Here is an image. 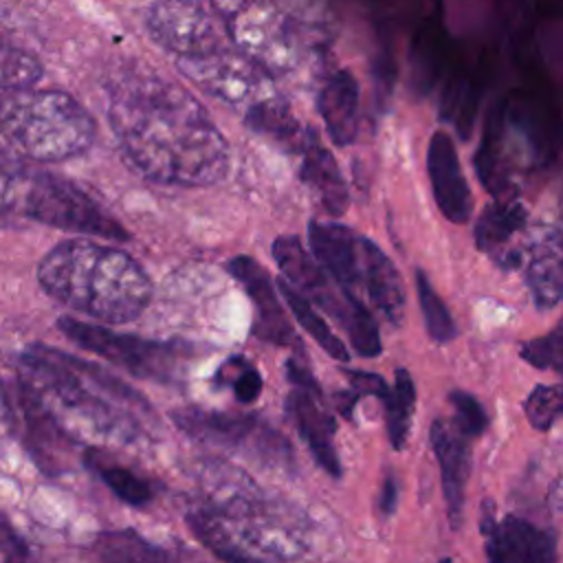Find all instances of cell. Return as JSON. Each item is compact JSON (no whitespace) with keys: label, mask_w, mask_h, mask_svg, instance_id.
I'll list each match as a JSON object with an SVG mask.
<instances>
[{"label":"cell","mask_w":563,"mask_h":563,"mask_svg":"<svg viewBox=\"0 0 563 563\" xmlns=\"http://www.w3.org/2000/svg\"><path fill=\"white\" fill-rule=\"evenodd\" d=\"M108 119L125 161L163 185H211L227 172L229 152L202 103L183 86L134 73L117 81Z\"/></svg>","instance_id":"1"},{"label":"cell","mask_w":563,"mask_h":563,"mask_svg":"<svg viewBox=\"0 0 563 563\" xmlns=\"http://www.w3.org/2000/svg\"><path fill=\"white\" fill-rule=\"evenodd\" d=\"M15 380L66 433L84 440L132 442L141 435V394L101 367L46 345L20 356Z\"/></svg>","instance_id":"2"},{"label":"cell","mask_w":563,"mask_h":563,"mask_svg":"<svg viewBox=\"0 0 563 563\" xmlns=\"http://www.w3.org/2000/svg\"><path fill=\"white\" fill-rule=\"evenodd\" d=\"M37 282L59 303L106 323L136 319L152 297V282L134 257L92 240L53 246L37 266Z\"/></svg>","instance_id":"3"},{"label":"cell","mask_w":563,"mask_h":563,"mask_svg":"<svg viewBox=\"0 0 563 563\" xmlns=\"http://www.w3.org/2000/svg\"><path fill=\"white\" fill-rule=\"evenodd\" d=\"M0 132L26 158L59 163L90 150L97 123L73 95L31 86L0 90Z\"/></svg>","instance_id":"4"},{"label":"cell","mask_w":563,"mask_h":563,"mask_svg":"<svg viewBox=\"0 0 563 563\" xmlns=\"http://www.w3.org/2000/svg\"><path fill=\"white\" fill-rule=\"evenodd\" d=\"M0 218H26L62 231L128 240V231L66 178L0 154Z\"/></svg>","instance_id":"5"},{"label":"cell","mask_w":563,"mask_h":563,"mask_svg":"<svg viewBox=\"0 0 563 563\" xmlns=\"http://www.w3.org/2000/svg\"><path fill=\"white\" fill-rule=\"evenodd\" d=\"M59 330L79 347L103 356L125 372L158 383H176L183 374L189 350L178 343L150 341L134 334H119L101 325L84 323L70 317L59 319Z\"/></svg>","instance_id":"6"},{"label":"cell","mask_w":563,"mask_h":563,"mask_svg":"<svg viewBox=\"0 0 563 563\" xmlns=\"http://www.w3.org/2000/svg\"><path fill=\"white\" fill-rule=\"evenodd\" d=\"M174 422L191 438L231 451L255 453L264 460L288 462L292 449L271 427L251 413H220L205 409L174 411Z\"/></svg>","instance_id":"7"},{"label":"cell","mask_w":563,"mask_h":563,"mask_svg":"<svg viewBox=\"0 0 563 563\" xmlns=\"http://www.w3.org/2000/svg\"><path fill=\"white\" fill-rule=\"evenodd\" d=\"M152 37L180 59L220 51V37L209 15L191 0H156L147 11Z\"/></svg>","instance_id":"8"},{"label":"cell","mask_w":563,"mask_h":563,"mask_svg":"<svg viewBox=\"0 0 563 563\" xmlns=\"http://www.w3.org/2000/svg\"><path fill=\"white\" fill-rule=\"evenodd\" d=\"M482 534L488 563H556L550 532L515 515L495 519L490 499L482 504Z\"/></svg>","instance_id":"9"},{"label":"cell","mask_w":563,"mask_h":563,"mask_svg":"<svg viewBox=\"0 0 563 563\" xmlns=\"http://www.w3.org/2000/svg\"><path fill=\"white\" fill-rule=\"evenodd\" d=\"M277 268L288 279L286 284L292 286L299 295H303L308 301L319 303L330 317H334L341 325L347 321L354 295L345 290H334L330 282L325 279V271L317 264L312 255L303 249V244L295 235H282L271 246Z\"/></svg>","instance_id":"10"},{"label":"cell","mask_w":563,"mask_h":563,"mask_svg":"<svg viewBox=\"0 0 563 563\" xmlns=\"http://www.w3.org/2000/svg\"><path fill=\"white\" fill-rule=\"evenodd\" d=\"M308 244L317 264L332 275L341 290L356 295L363 268V235L336 222H310Z\"/></svg>","instance_id":"11"},{"label":"cell","mask_w":563,"mask_h":563,"mask_svg":"<svg viewBox=\"0 0 563 563\" xmlns=\"http://www.w3.org/2000/svg\"><path fill=\"white\" fill-rule=\"evenodd\" d=\"M427 169L442 216L455 224H464L471 218V189L462 174L455 145L444 130H438L429 141Z\"/></svg>","instance_id":"12"},{"label":"cell","mask_w":563,"mask_h":563,"mask_svg":"<svg viewBox=\"0 0 563 563\" xmlns=\"http://www.w3.org/2000/svg\"><path fill=\"white\" fill-rule=\"evenodd\" d=\"M229 271L246 288V295L255 306V336L275 345H290L295 334L266 268L246 255H238L229 262Z\"/></svg>","instance_id":"13"},{"label":"cell","mask_w":563,"mask_h":563,"mask_svg":"<svg viewBox=\"0 0 563 563\" xmlns=\"http://www.w3.org/2000/svg\"><path fill=\"white\" fill-rule=\"evenodd\" d=\"M433 453L438 457L442 490L446 501V515L453 528L462 523V508H464V488L468 479L471 453H468V438H464L455 424H446V420H435L429 431Z\"/></svg>","instance_id":"14"},{"label":"cell","mask_w":563,"mask_h":563,"mask_svg":"<svg viewBox=\"0 0 563 563\" xmlns=\"http://www.w3.org/2000/svg\"><path fill=\"white\" fill-rule=\"evenodd\" d=\"M319 400H321V394L295 387L288 394L286 409H288L290 418L295 420L299 435L306 440L310 453L314 455L317 464L332 477H339L341 462H339V455L334 449L336 424Z\"/></svg>","instance_id":"15"},{"label":"cell","mask_w":563,"mask_h":563,"mask_svg":"<svg viewBox=\"0 0 563 563\" xmlns=\"http://www.w3.org/2000/svg\"><path fill=\"white\" fill-rule=\"evenodd\" d=\"M526 284L537 308L548 310L563 301V233L545 229L530 246Z\"/></svg>","instance_id":"16"},{"label":"cell","mask_w":563,"mask_h":563,"mask_svg":"<svg viewBox=\"0 0 563 563\" xmlns=\"http://www.w3.org/2000/svg\"><path fill=\"white\" fill-rule=\"evenodd\" d=\"M361 286L365 288L372 306L394 325L402 321L405 314V288L400 273L389 262V257L363 235V268Z\"/></svg>","instance_id":"17"},{"label":"cell","mask_w":563,"mask_h":563,"mask_svg":"<svg viewBox=\"0 0 563 563\" xmlns=\"http://www.w3.org/2000/svg\"><path fill=\"white\" fill-rule=\"evenodd\" d=\"M319 114L334 145H350L358 132V84L350 70L330 75L319 92Z\"/></svg>","instance_id":"18"},{"label":"cell","mask_w":563,"mask_h":563,"mask_svg":"<svg viewBox=\"0 0 563 563\" xmlns=\"http://www.w3.org/2000/svg\"><path fill=\"white\" fill-rule=\"evenodd\" d=\"M301 178L319 196L330 216H343L347 209V189L334 156L323 147L314 130H308L303 139Z\"/></svg>","instance_id":"19"},{"label":"cell","mask_w":563,"mask_h":563,"mask_svg":"<svg viewBox=\"0 0 563 563\" xmlns=\"http://www.w3.org/2000/svg\"><path fill=\"white\" fill-rule=\"evenodd\" d=\"M92 563H183V559L134 530L101 532L90 548Z\"/></svg>","instance_id":"20"},{"label":"cell","mask_w":563,"mask_h":563,"mask_svg":"<svg viewBox=\"0 0 563 563\" xmlns=\"http://www.w3.org/2000/svg\"><path fill=\"white\" fill-rule=\"evenodd\" d=\"M526 209L515 198L490 202L475 224V242L479 251L497 253L526 224Z\"/></svg>","instance_id":"21"},{"label":"cell","mask_w":563,"mask_h":563,"mask_svg":"<svg viewBox=\"0 0 563 563\" xmlns=\"http://www.w3.org/2000/svg\"><path fill=\"white\" fill-rule=\"evenodd\" d=\"M88 464L101 477V482L128 506L143 508L154 499V486L132 468L101 457L97 451H88Z\"/></svg>","instance_id":"22"},{"label":"cell","mask_w":563,"mask_h":563,"mask_svg":"<svg viewBox=\"0 0 563 563\" xmlns=\"http://www.w3.org/2000/svg\"><path fill=\"white\" fill-rule=\"evenodd\" d=\"M416 407V385L411 374L405 367L394 372V385L385 398V416H387V433L394 449H402L409 435L411 416Z\"/></svg>","instance_id":"23"},{"label":"cell","mask_w":563,"mask_h":563,"mask_svg":"<svg viewBox=\"0 0 563 563\" xmlns=\"http://www.w3.org/2000/svg\"><path fill=\"white\" fill-rule=\"evenodd\" d=\"M279 290L290 308V312L295 314L297 323L319 343L321 350H325L332 358L336 361H347L350 354L345 350V343L332 332V328L325 323V319L312 308V301H308L303 295H299L292 286H288L286 282H279Z\"/></svg>","instance_id":"24"},{"label":"cell","mask_w":563,"mask_h":563,"mask_svg":"<svg viewBox=\"0 0 563 563\" xmlns=\"http://www.w3.org/2000/svg\"><path fill=\"white\" fill-rule=\"evenodd\" d=\"M442 29L438 20H429L420 26L411 48V77L424 92L442 68Z\"/></svg>","instance_id":"25"},{"label":"cell","mask_w":563,"mask_h":563,"mask_svg":"<svg viewBox=\"0 0 563 563\" xmlns=\"http://www.w3.org/2000/svg\"><path fill=\"white\" fill-rule=\"evenodd\" d=\"M416 292H418V303H420L422 319H424L429 336L438 343L453 341L455 334H457L453 317H451L449 308L444 306V301L440 299V295L433 290V286L427 279L422 268L416 271Z\"/></svg>","instance_id":"26"},{"label":"cell","mask_w":563,"mask_h":563,"mask_svg":"<svg viewBox=\"0 0 563 563\" xmlns=\"http://www.w3.org/2000/svg\"><path fill=\"white\" fill-rule=\"evenodd\" d=\"M44 75L42 62L4 40H0V90L31 88Z\"/></svg>","instance_id":"27"},{"label":"cell","mask_w":563,"mask_h":563,"mask_svg":"<svg viewBox=\"0 0 563 563\" xmlns=\"http://www.w3.org/2000/svg\"><path fill=\"white\" fill-rule=\"evenodd\" d=\"M523 411L537 431L552 429L563 418V385H537L528 394Z\"/></svg>","instance_id":"28"},{"label":"cell","mask_w":563,"mask_h":563,"mask_svg":"<svg viewBox=\"0 0 563 563\" xmlns=\"http://www.w3.org/2000/svg\"><path fill=\"white\" fill-rule=\"evenodd\" d=\"M519 354L537 369H554L563 374V317L545 336L526 341Z\"/></svg>","instance_id":"29"},{"label":"cell","mask_w":563,"mask_h":563,"mask_svg":"<svg viewBox=\"0 0 563 563\" xmlns=\"http://www.w3.org/2000/svg\"><path fill=\"white\" fill-rule=\"evenodd\" d=\"M218 383L229 385L233 389L235 398L242 405L255 402L260 398V394H262V376H260V372L251 363L240 358V356L229 358L218 369Z\"/></svg>","instance_id":"30"},{"label":"cell","mask_w":563,"mask_h":563,"mask_svg":"<svg viewBox=\"0 0 563 563\" xmlns=\"http://www.w3.org/2000/svg\"><path fill=\"white\" fill-rule=\"evenodd\" d=\"M449 400H451V405L455 409V429L464 438L471 440V438H477V435H482L486 431L488 416H486L482 402L475 396L455 389V391L449 394Z\"/></svg>","instance_id":"31"},{"label":"cell","mask_w":563,"mask_h":563,"mask_svg":"<svg viewBox=\"0 0 563 563\" xmlns=\"http://www.w3.org/2000/svg\"><path fill=\"white\" fill-rule=\"evenodd\" d=\"M0 563H37L29 543L20 537L7 515L0 512Z\"/></svg>","instance_id":"32"},{"label":"cell","mask_w":563,"mask_h":563,"mask_svg":"<svg viewBox=\"0 0 563 563\" xmlns=\"http://www.w3.org/2000/svg\"><path fill=\"white\" fill-rule=\"evenodd\" d=\"M347 380L354 389L356 396H376V398H387L389 387L385 385V380L378 374H369V372H347Z\"/></svg>","instance_id":"33"},{"label":"cell","mask_w":563,"mask_h":563,"mask_svg":"<svg viewBox=\"0 0 563 563\" xmlns=\"http://www.w3.org/2000/svg\"><path fill=\"white\" fill-rule=\"evenodd\" d=\"M286 374H288V380H290L295 387H301V389H310V391H314V394H321V389H319L317 380L312 378V374L308 372V367L299 365L295 358H290V361L286 363Z\"/></svg>","instance_id":"34"},{"label":"cell","mask_w":563,"mask_h":563,"mask_svg":"<svg viewBox=\"0 0 563 563\" xmlns=\"http://www.w3.org/2000/svg\"><path fill=\"white\" fill-rule=\"evenodd\" d=\"M396 501H398V484L391 475H387L380 484V495H378V510L387 517L394 512L396 508Z\"/></svg>","instance_id":"35"},{"label":"cell","mask_w":563,"mask_h":563,"mask_svg":"<svg viewBox=\"0 0 563 563\" xmlns=\"http://www.w3.org/2000/svg\"><path fill=\"white\" fill-rule=\"evenodd\" d=\"M227 563H266V561L255 559V556H246V554H233L231 559H227Z\"/></svg>","instance_id":"36"},{"label":"cell","mask_w":563,"mask_h":563,"mask_svg":"<svg viewBox=\"0 0 563 563\" xmlns=\"http://www.w3.org/2000/svg\"><path fill=\"white\" fill-rule=\"evenodd\" d=\"M440 563H453V561H451V559H442Z\"/></svg>","instance_id":"37"}]
</instances>
